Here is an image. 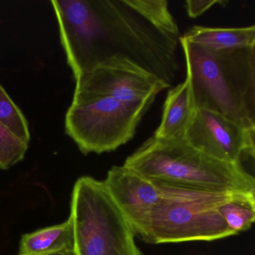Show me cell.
I'll list each match as a JSON object with an SVG mask.
<instances>
[{
	"label": "cell",
	"mask_w": 255,
	"mask_h": 255,
	"mask_svg": "<svg viewBox=\"0 0 255 255\" xmlns=\"http://www.w3.org/2000/svg\"><path fill=\"white\" fill-rule=\"evenodd\" d=\"M59 38L74 79L112 59L132 62L171 87L180 31L147 15L145 0H53Z\"/></svg>",
	"instance_id": "cell-1"
},
{
	"label": "cell",
	"mask_w": 255,
	"mask_h": 255,
	"mask_svg": "<svg viewBox=\"0 0 255 255\" xmlns=\"http://www.w3.org/2000/svg\"><path fill=\"white\" fill-rule=\"evenodd\" d=\"M180 44L195 110L214 112L255 132V46L213 50L182 36Z\"/></svg>",
	"instance_id": "cell-2"
},
{
	"label": "cell",
	"mask_w": 255,
	"mask_h": 255,
	"mask_svg": "<svg viewBox=\"0 0 255 255\" xmlns=\"http://www.w3.org/2000/svg\"><path fill=\"white\" fill-rule=\"evenodd\" d=\"M156 184L216 193L255 194V180L242 164L214 159L183 138L152 136L124 165Z\"/></svg>",
	"instance_id": "cell-3"
},
{
	"label": "cell",
	"mask_w": 255,
	"mask_h": 255,
	"mask_svg": "<svg viewBox=\"0 0 255 255\" xmlns=\"http://www.w3.org/2000/svg\"><path fill=\"white\" fill-rule=\"evenodd\" d=\"M69 218L76 255H142L135 231L104 182L88 176L77 180Z\"/></svg>",
	"instance_id": "cell-4"
},
{
	"label": "cell",
	"mask_w": 255,
	"mask_h": 255,
	"mask_svg": "<svg viewBox=\"0 0 255 255\" xmlns=\"http://www.w3.org/2000/svg\"><path fill=\"white\" fill-rule=\"evenodd\" d=\"M155 184L162 198L152 212L147 243L213 241L236 235L218 207L247 193H216Z\"/></svg>",
	"instance_id": "cell-5"
},
{
	"label": "cell",
	"mask_w": 255,
	"mask_h": 255,
	"mask_svg": "<svg viewBox=\"0 0 255 255\" xmlns=\"http://www.w3.org/2000/svg\"><path fill=\"white\" fill-rule=\"evenodd\" d=\"M152 104H127L105 96L72 101L65 115V133L83 154L114 151L133 138Z\"/></svg>",
	"instance_id": "cell-6"
},
{
	"label": "cell",
	"mask_w": 255,
	"mask_h": 255,
	"mask_svg": "<svg viewBox=\"0 0 255 255\" xmlns=\"http://www.w3.org/2000/svg\"><path fill=\"white\" fill-rule=\"evenodd\" d=\"M72 101L105 96L127 104L153 103L169 89L166 83L132 62L114 59L75 79Z\"/></svg>",
	"instance_id": "cell-7"
},
{
	"label": "cell",
	"mask_w": 255,
	"mask_h": 255,
	"mask_svg": "<svg viewBox=\"0 0 255 255\" xmlns=\"http://www.w3.org/2000/svg\"><path fill=\"white\" fill-rule=\"evenodd\" d=\"M255 132L222 115L196 109L183 139L205 154L229 163L241 164L243 155L255 157Z\"/></svg>",
	"instance_id": "cell-8"
},
{
	"label": "cell",
	"mask_w": 255,
	"mask_h": 255,
	"mask_svg": "<svg viewBox=\"0 0 255 255\" xmlns=\"http://www.w3.org/2000/svg\"><path fill=\"white\" fill-rule=\"evenodd\" d=\"M103 182L135 234L147 243L152 212L162 198L159 188L125 165L112 167Z\"/></svg>",
	"instance_id": "cell-9"
},
{
	"label": "cell",
	"mask_w": 255,
	"mask_h": 255,
	"mask_svg": "<svg viewBox=\"0 0 255 255\" xmlns=\"http://www.w3.org/2000/svg\"><path fill=\"white\" fill-rule=\"evenodd\" d=\"M195 111L190 82L186 76L184 82L168 92L162 120L153 136L161 139L183 138Z\"/></svg>",
	"instance_id": "cell-10"
},
{
	"label": "cell",
	"mask_w": 255,
	"mask_h": 255,
	"mask_svg": "<svg viewBox=\"0 0 255 255\" xmlns=\"http://www.w3.org/2000/svg\"><path fill=\"white\" fill-rule=\"evenodd\" d=\"M182 37L189 42L213 50L255 47V26L242 28H209L195 26Z\"/></svg>",
	"instance_id": "cell-11"
},
{
	"label": "cell",
	"mask_w": 255,
	"mask_h": 255,
	"mask_svg": "<svg viewBox=\"0 0 255 255\" xmlns=\"http://www.w3.org/2000/svg\"><path fill=\"white\" fill-rule=\"evenodd\" d=\"M74 251V232L71 219L38 230L22 237L18 255H42Z\"/></svg>",
	"instance_id": "cell-12"
},
{
	"label": "cell",
	"mask_w": 255,
	"mask_h": 255,
	"mask_svg": "<svg viewBox=\"0 0 255 255\" xmlns=\"http://www.w3.org/2000/svg\"><path fill=\"white\" fill-rule=\"evenodd\" d=\"M255 194H241L218 207V211L235 234L250 229L255 220Z\"/></svg>",
	"instance_id": "cell-13"
},
{
	"label": "cell",
	"mask_w": 255,
	"mask_h": 255,
	"mask_svg": "<svg viewBox=\"0 0 255 255\" xmlns=\"http://www.w3.org/2000/svg\"><path fill=\"white\" fill-rule=\"evenodd\" d=\"M0 122L16 136L29 144L31 140L29 125L23 112L10 98L0 84Z\"/></svg>",
	"instance_id": "cell-14"
},
{
	"label": "cell",
	"mask_w": 255,
	"mask_h": 255,
	"mask_svg": "<svg viewBox=\"0 0 255 255\" xmlns=\"http://www.w3.org/2000/svg\"><path fill=\"white\" fill-rule=\"evenodd\" d=\"M29 144L0 122V168L9 169L23 160Z\"/></svg>",
	"instance_id": "cell-15"
},
{
	"label": "cell",
	"mask_w": 255,
	"mask_h": 255,
	"mask_svg": "<svg viewBox=\"0 0 255 255\" xmlns=\"http://www.w3.org/2000/svg\"><path fill=\"white\" fill-rule=\"evenodd\" d=\"M227 3H228V1L225 0H187L186 9L189 17L197 18L216 4H221L225 6Z\"/></svg>",
	"instance_id": "cell-16"
},
{
	"label": "cell",
	"mask_w": 255,
	"mask_h": 255,
	"mask_svg": "<svg viewBox=\"0 0 255 255\" xmlns=\"http://www.w3.org/2000/svg\"><path fill=\"white\" fill-rule=\"evenodd\" d=\"M42 255H76L74 251H66V252H54V253L46 254Z\"/></svg>",
	"instance_id": "cell-17"
}]
</instances>
